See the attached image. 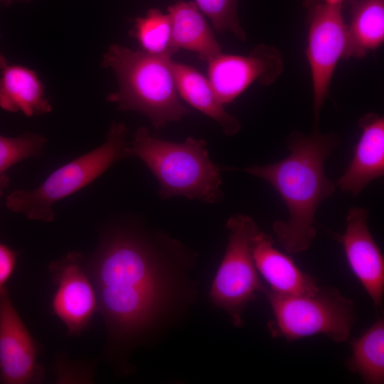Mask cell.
<instances>
[{
	"mask_svg": "<svg viewBox=\"0 0 384 384\" xmlns=\"http://www.w3.org/2000/svg\"><path fill=\"white\" fill-rule=\"evenodd\" d=\"M226 228L228 242L209 297L216 307L228 314L235 326L241 327L245 309L265 288L251 250L252 238L259 227L249 215L235 214L227 220Z\"/></svg>",
	"mask_w": 384,
	"mask_h": 384,
	"instance_id": "52a82bcc",
	"label": "cell"
},
{
	"mask_svg": "<svg viewBox=\"0 0 384 384\" xmlns=\"http://www.w3.org/2000/svg\"><path fill=\"white\" fill-rule=\"evenodd\" d=\"M129 34L139 43L142 50L153 55L172 56L171 21L169 14L151 8L144 16L133 19Z\"/></svg>",
	"mask_w": 384,
	"mask_h": 384,
	"instance_id": "ffe728a7",
	"label": "cell"
},
{
	"mask_svg": "<svg viewBox=\"0 0 384 384\" xmlns=\"http://www.w3.org/2000/svg\"><path fill=\"white\" fill-rule=\"evenodd\" d=\"M338 142L336 135L316 129L309 135L294 132L287 140L288 156L240 169L269 183L284 202L288 218L274 221L272 230L289 254L308 250L316 238V211L336 191V184L326 175L325 163Z\"/></svg>",
	"mask_w": 384,
	"mask_h": 384,
	"instance_id": "7a4b0ae2",
	"label": "cell"
},
{
	"mask_svg": "<svg viewBox=\"0 0 384 384\" xmlns=\"http://www.w3.org/2000/svg\"><path fill=\"white\" fill-rule=\"evenodd\" d=\"M208 80L220 102H232L255 81L267 85L283 70L279 51L260 44L247 55L222 53L208 62Z\"/></svg>",
	"mask_w": 384,
	"mask_h": 384,
	"instance_id": "30bf717a",
	"label": "cell"
},
{
	"mask_svg": "<svg viewBox=\"0 0 384 384\" xmlns=\"http://www.w3.org/2000/svg\"><path fill=\"white\" fill-rule=\"evenodd\" d=\"M195 254L161 231L117 230L96 252L90 276L114 338L153 334L193 302Z\"/></svg>",
	"mask_w": 384,
	"mask_h": 384,
	"instance_id": "6da1fadb",
	"label": "cell"
},
{
	"mask_svg": "<svg viewBox=\"0 0 384 384\" xmlns=\"http://www.w3.org/2000/svg\"><path fill=\"white\" fill-rule=\"evenodd\" d=\"M17 257L16 251L0 243V297L7 288L6 283L14 271Z\"/></svg>",
	"mask_w": 384,
	"mask_h": 384,
	"instance_id": "603a6c76",
	"label": "cell"
},
{
	"mask_svg": "<svg viewBox=\"0 0 384 384\" xmlns=\"http://www.w3.org/2000/svg\"><path fill=\"white\" fill-rule=\"evenodd\" d=\"M127 158L140 159L155 176L162 199L181 196L214 204L223 198L221 166L210 159L205 140L193 137L174 142L139 127L127 148Z\"/></svg>",
	"mask_w": 384,
	"mask_h": 384,
	"instance_id": "277c9868",
	"label": "cell"
},
{
	"mask_svg": "<svg viewBox=\"0 0 384 384\" xmlns=\"http://www.w3.org/2000/svg\"><path fill=\"white\" fill-rule=\"evenodd\" d=\"M172 69L178 93L183 100L215 121L225 134L233 136L240 131L238 119L225 111L208 78L183 63L172 61Z\"/></svg>",
	"mask_w": 384,
	"mask_h": 384,
	"instance_id": "2e32d148",
	"label": "cell"
},
{
	"mask_svg": "<svg viewBox=\"0 0 384 384\" xmlns=\"http://www.w3.org/2000/svg\"><path fill=\"white\" fill-rule=\"evenodd\" d=\"M8 65L7 60L0 53V73Z\"/></svg>",
	"mask_w": 384,
	"mask_h": 384,
	"instance_id": "d4e9b609",
	"label": "cell"
},
{
	"mask_svg": "<svg viewBox=\"0 0 384 384\" xmlns=\"http://www.w3.org/2000/svg\"><path fill=\"white\" fill-rule=\"evenodd\" d=\"M33 0H0V5L8 6H10L14 2H23L29 3Z\"/></svg>",
	"mask_w": 384,
	"mask_h": 384,
	"instance_id": "cb8c5ba5",
	"label": "cell"
},
{
	"mask_svg": "<svg viewBox=\"0 0 384 384\" xmlns=\"http://www.w3.org/2000/svg\"><path fill=\"white\" fill-rule=\"evenodd\" d=\"M127 134L124 124L113 122L101 146L58 168L35 189L12 192L6 199L7 208L29 220L53 221L52 206L56 202L83 188L114 163L127 158Z\"/></svg>",
	"mask_w": 384,
	"mask_h": 384,
	"instance_id": "5b68a950",
	"label": "cell"
},
{
	"mask_svg": "<svg viewBox=\"0 0 384 384\" xmlns=\"http://www.w3.org/2000/svg\"><path fill=\"white\" fill-rule=\"evenodd\" d=\"M0 107L21 112L27 117L50 112L44 86L36 73L19 65H7L0 73Z\"/></svg>",
	"mask_w": 384,
	"mask_h": 384,
	"instance_id": "e0dca14e",
	"label": "cell"
},
{
	"mask_svg": "<svg viewBox=\"0 0 384 384\" xmlns=\"http://www.w3.org/2000/svg\"><path fill=\"white\" fill-rule=\"evenodd\" d=\"M346 58H363L384 41V0H350Z\"/></svg>",
	"mask_w": 384,
	"mask_h": 384,
	"instance_id": "ac0fdd59",
	"label": "cell"
},
{
	"mask_svg": "<svg viewBox=\"0 0 384 384\" xmlns=\"http://www.w3.org/2000/svg\"><path fill=\"white\" fill-rule=\"evenodd\" d=\"M172 61L169 55L112 44L101 66L114 71L118 90L110 93L107 100L115 103L119 110L144 114L157 130L169 122L181 121L189 110L180 100Z\"/></svg>",
	"mask_w": 384,
	"mask_h": 384,
	"instance_id": "3957f363",
	"label": "cell"
},
{
	"mask_svg": "<svg viewBox=\"0 0 384 384\" xmlns=\"http://www.w3.org/2000/svg\"><path fill=\"white\" fill-rule=\"evenodd\" d=\"M344 0H322L323 2L330 5H341Z\"/></svg>",
	"mask_w": 384,
	"mask_h": 384,
	"instance_id": "484cf974",
	"label": "cell"
},
{
	"mask_svg": "<svg viewBox=\"0 0 384 384\" xmlns=\"http://www.w3.org/2000/svg\"><path fill=\"white\" fill-rule=\"evenodd\" d=\"M306 57L311 69L314 123L317 124L338 62L346 58L348 26L341 5L310 0Z\"/></svg>",
	"mask_w": 384,
	"mask_h": 384,
	"instance_id": "ba28073f",
	"label": "cell"
},
{
	"mask_svg": "<svg viewBox=\"0 0 384 384\" xmlns=\"http://www.w3.org/2000/svg\"><path fill=\"white\" fill-rule=\"evenodd\" d=\"M361 135L353 158L336 186L354 197L384 174V118L368 113L359 120Z\"/></svg>",
	"mask_w": 384,
	"mask_h": 384,
	"instance_id": "5bb4252c",
	"label": "cell"
},
{
	"mask_svg": "<svg viewBox=\"0 0 384 384\" xmlns=\"http://www.w3.org/2000/svg\"><path fill=\"white\" fill-rule=\"evenodd\" d=\"M46 143V137L36 133L27 132L17 137L0 135V196L9 184L5 171L25 159L40 156Z\"/></svg>",
	"mask_w": 384,
	"mask_h": 384,
	"instance_id": "44dd1931",
	"label": "cell"
},
{
	"mask_svg": "<svg viewBox=\"0 0 384 384\" xmlns=\"http://www.w3.org/2000/svg\"><path fill=\"white\" fill-rule=\"evenodd\" d=\"M251 250L258 273L272 292L284 296H308L319 290L315 280L302 272L291 257L279 251L271 235L260 228L252 238Z\"/></svg>",
	"mask_w": 384,
	"mask_h": 384,
	"instance_id": "4fadbf2b",
	"label": "cell"
},
{
	"mask_svg": "<svg viewBox=\"0 0 384 384\" xmlns=\"http://www.w3.org/2000/svg\"><path fill=\"white\" fill-rule=\"evenodd\" d=\"M368 210L353 207L339 236L349 267L377 308H382L384 259L368 226Z\"/></svg>",
	"mask_w": 384,
	"mask_h": 384,
	"instance_id": "7c38bea8",
	"label": "cell"
},
{
	"mask_svg": "<svg viewBox=\"0 0 384 384\" xmlns=\"http://www.w3.org/2000/svg\"><path fill=\"white\" fill-rule=\"evenodd\" d=\"M55 285L52 309L71 336H78L86 328L98 309L96 292L84 257L69 252L48 266Z\"/></svg>",
	"mask_w": 384,
	"mask_h": 384,
	"instance_id": "9c48e42d",
	"label": "cell"
},
{
	"mask_svg": "<svg viewBox=\"0 0 384 384\" xmlns=\"http://www.w3.org/2000/svg\"><path fill=\"white\" fill-rule=\"evenodd\" d=\"M171 21V46L196 53L208 62L223 53L211 27L195 2L178 1L167 9Z\"/></svg>",
	"mask_w": 384,
	"mask_h": 384,
	"instance_id": "9a60e30c",
	"label": "cell"
},
{
	"mask_svg": "<svg viewBox=\"0 0 384 384\" xmlns=\"http://www.w3.org/2000/svg\"><path fill=\"white\" fill-rule=\"evenodd\" d=\"M239 0H195L202 14L208 16L218 33L229 31L239 40L245 41L246 33L238 16Z\"/></svg>",
	"mask_w": 384,
	"mask_h": 384,
	"instance_id": "7402d4cb",
	"label": "cell"
},
{
	"mask_svg": "<svg viewBox=\"0 0 384 384\" xmlns=\"http://www.w3.org/2000/svg\"><path fill=\"white\" fill-rule=\"evenodd\" d=\"M352 354L346 367L366 383H384V320L379 318L360 337L351 341Z\"/></svg>",
	"mask_w": 384,
	"mask_h": 384,
	"instance_id": "d6986e66",
	"label": "cell"
},
{
	"mask_svg": "<svg viewBox=\"0 0 384 384\" xmlns=\"http://www.w3.org/2000/svg\"><path fill=\"white\" fill-rule=\"evenodd\" d=\"M37 343L14 307L7 288L0 297V383L28 384L42 381Z\"/></svg>",
	"mask_w": 384,
	"mask_h": 384,
	"instance_id": "8fae6325",
	"label": "cell"
},
{
	"mask_svg": "<svg viewBox=\"0 0 384 384\" xmlns=\"http://www.w3.org/2000/svg\"><path fill=\"white\" fill-rule=\"evenodd\" d=\"M273 318L267 324L272 336L292 341L323 334L336 343L348 339L356 316L353 302L337 289H319L308 296H284L265 287Z\"/></svg>",
	"mask_w": 384,
	"mask_h": 384,
	"instance_id": "8992f818",
	"label": "cell"
}]
</instances>
